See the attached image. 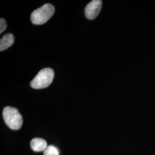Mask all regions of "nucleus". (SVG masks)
Listing matches in <instances>:
<instances>
[{
	"label": "nucleus",
	"instance_id": "nucleus-7",
	"mask_svg": "<svg viewBox=\"0 0 155 155\" xmlns=\"http://www.w3.org/2000/svg\"><path fill=\"white\" fill-rule=\"evenodd\" d=\"M44 155H59V152L55 146L50 145L44 150Z\"/></svg>",
	"mask_w": 155,
	"mask_h": 155
},
{
	"label": "nucleus",
	"instance_id": "nucleus-4",
	"mask_svg": "<svg viewBox=\"0 0 155 155\" xmlns=\"http://www.w3.org/2000/svg\"><path fill=\"white\" fill-rule=\"evenodd\" d=\"M102 1L93 0L90 2L84 9V14L89 20H94L100 14L102 8Z\"/></svg>",
	"mask_w": 155,
	"mask_h": 155
},
{
	"label": "nucleus",
	"instance_id": "nucleus-1",
	"mask_svg": "<svg viewBox=\"0 0 155 155\" xmlns=\"http://www.w3.org/2000/svg\"><path fill=\"white\" fill-rule=\"evenodd\" d=\"M54 13V6L50 4H46L32 13L31 21L35 25H42L47 22Z\"/></svg>",
	"mask_w": 155,
	"mask_h": 155
},
{
	"label": "nucleus",
	"instance_id": "nucleus-6",
	"mask_svg": "<svg viewBox=\"0 0 155 155\" xmlns=\"http://www.w3.org/2000/svg\"><path fill=\"white\" fill-rule=\"evenodd\" d=\"M31 147L35 152L44 151L47 148V143L44 139L40 138H35L31 142Z\"/></svg>",
	"mask_w": 155,
	"mask_h": 155
},
{
	"label": "nucleus",
	"instance_id": "nucleus-5",
	"mask_svg": "<svg viewBox=\"0 0 155 155\" xmlns=\"http://www.w3.org/2000/svg\"><path fill=\"white\" fill-rule=\"evenodd\" d=\"M15 37L12 33L5 35L0 40V51L7 50L14 43Z\"/></svg>",
	"mask_w": 155,
	"mask_h": 155
},
{
	"label": "nucleus",
	"instance_id": "nucleus-3",
	"mask_svg": "<svg viewBox=\"0 0 155 155\" xmlns=\"http://www.w3.org/2000/svg\"><path fill=\"white\" fill-rule=\"evenodd\" d=\"M2 116L6 124L12 129L18 130L22 127V116L16 108L5 107L3 110Z\"/></svg>",
	"mask_w": 155,
	"mask_h": 155
},
{
	"label": "nucleus",
	"instance_id": "nucleus-2",
	"mask_svg": "<svg viewBox=\"0 0 155 155\" xmlns=\"http://www.w3.org/2000/svg\"><path fill=\"white\" fill-rule=\"evenodd\" d=\"M54 78V72L50 68L40 70L31 82V86L35 89H41L48 87Z\"/></svg>",
	"mask_w": 155,
	"mask_h": 155
},
{
	"label": "nucleus",
	"instance_id": "nucleus-8",
	"mask_svg": "<svg viewBox=\"0 0 155 155\" xmlns=\"http://www.w3.org/2000/svg\"><path fill=\"white\" fill-rule=\"evenodd\" d=\"M7 28V24L5 20L3 18H1L0 19V33H2L5 31Z\"/></svg>",
	"mask_w": 155,
	"mask_h": 155
}]
</instances>
